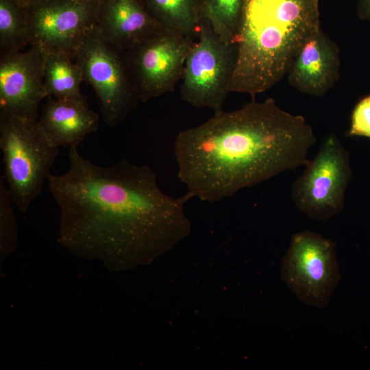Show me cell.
<instances>
[{"label": "cell", "instance_id": "obj_1", "mask_svg": "<svg viewBox=\"0 0 370 370\" xmlns=\"http://www.w3.org/2000/svg\"><path fill=\"white\" fill-rule=\"evenodd\" d=\"M68 171L50 174L49 189L62 213L61 239L73 248L158 251L185 236L184 206L193 198L164 193L147 165L123 159L102 166L69 147Z\"/></svg>", "mask_w": 370, "mask_h": 370}, {"label": "cell", "instance_id": "obj_2", "mask_svg": "<svg viewBox=\"0 0 370 370\" xmlns=\"http://www.w3.org/2000/svg\"><path fill=\"white\" fill-rule=\"evenodd\" d=\"M316 140L301 115L285 111L273 98L252 99L178 134L174 149L178 177L192 197L219 201L306 166Z\"/></svg>", "mask_w": 370, "mask_h": 370}, {"label": "cell", "instance_id": "obj_3", "mask_svg": "<svg viewBox=\"0 0 370 370\" xmlns=\"http://www.w3.org/2000/svg\"><path fill=\"white\" fill-rule=\"evenodd\" d=\"M320 29L319 0H245L230 92L255 99L273 87Z\"/></svg>", "mask_w": 370, "mask_h": 370}, {"label": "cell", "instance_id": "obj_4", "mask_svg": "<svg viewBox=\"0 0 370 370\" xmlns=\"http://www.w3.org/2000/svg\"><path fill=\"white\" fill-rule=\"evenodd\" d=\"M0 148L10 197L25 212L42 191L60 151L38 120L6 114H0Z\"/></svg>", "mask_w": 370, "mask_h": 370}, {"label": "cell", "instance_id": "obj_5", "mask_svg": "<svg viewBox=\"0 0 370 370\" xmlns=\"http://www.w3.org/2000/svg\"><path fill=\"white\" fill-rule=\"evenodd\" d=\"M73 60L82 70L83 81L95 90L108 125L119 124L141 102L123 51L107 42L96 26L77 49Z\"/></svg>", "mask_w": 370, "mask_h": 370}, {"label": "cell", "instance_id": "obj_6", "mask_svg": "<svg viewBox=\"0 0 370 370\" xmlns=\"http://www.w3.org/2000/svg\"><path fill=\"white\" fill-rule=\"evenodd\" d=\"M198 40L186 60L180 95L195 108H206L214 112L222 110L227 95L237 58L234 42L224 40L201 17Z\"/></svg>", "mask_w": 370, "mask_h": 370}, {"label": "cell", "instance_id": "obj_7", "mask_svg": "<svg viewBox=\"0 0 370 370\" xmlns=\"http://www.w3.org/2000/svg\"><path fill=\"white\" fill-rule=\"evenodd\" d=\"M352 175L349 153L332 133L293 183V201L308 217L317 221L330 219L343 210Z\"/></svg>", "mask_w": 370, "mask_h": 370}, {"label": "cell", "instance_id": "obj_8", "mask_svg": "<svg viewBox=\"0 0 370 370\" xmlns=\"http://www.w3.org/2000/svg\"><path fill=\"white\" fill-rule=\"evenodd\" d=\"M281 276L299 301L327 307L341 280L334 243L309 230L295 234L282 261Z\"/></svg>", "mask_w": 370, "mask_h": 370}, {"label": "cell", "instance_id": "obj_9", "mask_svg": "<svg viewBox=\"0 0 370 370\" xmlns=\"http://www.w3.org/2000/svg\"><path fill=\"white\" fill-rule=\"evenodd\" d=\"M195 41L161 27L123 51L141 102L173 91Z\"/></svg>", "mask_w": 370, "mask_h": 370}, {"label": "cell", "instance_id": "obj_10", "mask_svg": "<svg viewBox=\"0 0 370 370\" xmlns=\"http://www.w3.org/2000/svg\"><path fill=\"white\" fill-rule=\"evenodd\" d=\"M101 0H49L25 10L30 45L73 56L95 27Z\"/></svg>", "mask_w": 370, "mask_h": 370}, {"label": "cell", "instance_id": "obj_11", "mask_svg": "<svg viewBox=\"0 0 370 370\" xmlns=\"http://www.w3.org/2000/svg\"><path fill=\"white\" fill-rule=\"evenodd\" d=\"M45 56L38 45L25 52L0 55V114L37 120L40 103L47 97Z\"/></svg>", "mask_w": 370, "mask_h": 370}, {"label": "cell", "instance_id": "obj_12", "mask_svg": "<svg viewBox=\"0 0 370 370\" xmlns=\"http://www.w3.org/2000/svg\"><path fill=\"white\" fill-rule=\"evenodd\" d=\"M340 64L338 46L320 29L302 46L286 77L299 92L322 97L338 81Z\"/></svg>", "mask_w": 370, "mask_h": 370}, {"label": "cell", "instance_id": "obj_13", "mask_svg": "<svg viewBox=\"0 0 370 370\" xmlns=\"http://www.w3.org/2000/svg\"><path fill=\"white\" fill-rule=\"evenodd\" d=\"M162 26L142 0H101L96 28L110 45L125 51Z\"/></svg>", "mask_w": 370, "mask_h": 370}, {"label": "cell", "instance_id": "obj_14", "mask_svg": "<svg viewBox=\"0 0 370 370\" xmlns=\"http://www.w3.org/2000/svg\"><path fill=\"white\" fill-rule=\"evenodd\" d=\"M99 116L86 101L58 99L49 97L38 121L48 140L55 147H77L99 126Z\"/></svg>", "mask_w": 370, "mask_h": 370}, {"label": "cell", "instance_id": "obj_15", "mask_svg": "<svg viewBox=\"0 0 370 370\" xmlns=\"http://www.w3.org/2000/svg\"><path fill=\"white\" fill-rule=\"evenodd\" d=\"M67 53L45 50L44 84L47 97L58 99L86 101L81 93V67Z\"/></svg>", "mask_w": 370, "mask_h": 370}, {"label": "cell", "instance_id": "obj_16", "mask_svg": "<svg viewBox=\"0 0 370 370\" xmlns=\"http://www.w3.org/2000/svg\"><path fill=\"white\" fill-rule=\"evenodd\" d=\"M149 13L162 26L180 32L194 41L199 37L201 0H142Z\"/></svg>", "mask_w": 370, "mask_h": 370}, {"label": "cell", "instance_id": "obj_17", "mask_svg": "<svg viewBox=\"0 0 370 370\" xmlns=\"http://www.w3.org/2000/svg\"><path fill=\"white\" fill-rule=\"evenodd\" d=\"M30 45L25 10L12 0H0V55L21 51Z\"/></svg>", "mask_w": 370, "mask_h": 370}, {"label": "cell", "instance_id": "obj_18", "mask_svg": "<svg viewBox=\"0 0 370 370\" xmlns=\"http://www.w3.org/2000/svg\"><path fill=\"white\" fill-rule=\"evenodd\" d=\"M244 4L245 0H201V18L224 40L235 43Z\"/></svg>", "mask_w": 370, "mask_h": 370}, {"label": "cell", "instance_id": "obj_19", "mask_svg": "<svg viewBox=\"0 0 370 370\" xmlns=\"http://www.w3.org/2000/svg\"><path fill=\"white\" fill-rule=\"evenodd\" d=\"M347 136L370 139V95L362 98L354 106Z\"/></svg>", "mask_w": 370, "mask_h": 370}, {"label": "cell", "instance_id": "obj_20", "mask_svg": "<svg viewBox=\"0 0 370 370\" xmlns=\"http://www.w3.org/2000/svg\"><path fill=\"white\" fill-rule=\"evenodd\" d=\"M356 12L361 20L370 21V0H358Z\"/></svg>", "mask_w": 370, "mask_h": 370}, {"label": "cell", "instance_id": "obj_21", "mask_svg": "<svg viewBox=\"0 0 370 370\" xmlns=\"http://www.w3.org/2000/svg\"><path fill=\"white\" fill-rule=\"evenodd\" d=\"M22 8H27L33 5L49 1V0H12Z\"/></svg>", "mask_w": 370, "mask_h": 370}]
</instances>
